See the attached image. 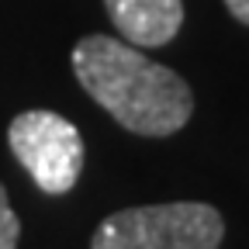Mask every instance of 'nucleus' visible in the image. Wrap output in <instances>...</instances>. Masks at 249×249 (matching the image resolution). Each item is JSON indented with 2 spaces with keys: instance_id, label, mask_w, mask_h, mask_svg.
<instances>
[{
  "instance_id": "423d86ee",
  "label": "nucleus",
  "mask_w": 249,
  "mask_h": 249,
  "mask_svg": "<svg viewBox=\"0 0 249 249\" xmlns=\"http://www.w3.org/2000/svg\"><path fill=\"white\" fill-rule=\"evenodd\" d=\"M225 7H229V14H232L235 21L249 24V0H225Z\"/></svg>"
},
{
  "instance_id": "20e7f679",
  "label": "nucleus",
  "mask_w": 249,
  "mask_h": 249,
  "mask_svg": "<svg viewBox=\"0 0 249 249\" xmlns=\"http://www.w3.org/2000/svg\"><path fill=\"white\" fill-rule=\"evenodd\" d=\"M104 7L118 35L142 49L166 45L183 24L180 0H104Z\"/></svg>"
},
{
  "instance_id": "7ed1b4c3",
  "label": "nucleus",
  "mask_w": 249,
  "mask_h": 249,
  "mask_svg": "<svg viewBox=\"0 0 249 249\" xmlns=\"http://www.w3.org/2000/svg\"><path fill=\"white\" fill-rule=\"evenodd\" d=\"M7 145L45 194L73 191L83 173V139L55 111H21L7 128Z\"/></svg>"
},
{
  "instance_id": "39448f33",
  "label": "nucleus",
  "mask_w": 249,
  "mask_h": 249,
  "mask_svg": "<svg viewBox=\"0 0 249 249\" xmlns=\"http://www.w3.org/2000/svg\"><path fill=\"white\" fill-rule=\"evenodd\" d=\"M18 235H21V222L7 201V191L0 183V249H14L18 246Z\"/></svg>"
},
{
  "instance_id": "f03ea898",
  "label": "nucleus",
  "mask_w": 249,
  "mask_h": 249,
  "mask_svg": "<svg viewBox=\"0 0 249 249\" xmlns=\"http://www.w3.org/2000/svg\"><path fill=\"white\" fill-rule=\"evenodd\" d=\"M225 222L218 208L201 201L145 204L107 214L90 249H218Z\"/></svg>"
},
{
  "instance_id": "f257e3e1",
  "label": "nucleus",
  "mask_w": 249,
  "mask_h": 249,
  "mask_svg": "<svg viewBox=\"0 0 249 249\" xmlns=\"http://www.w3.org/2000/svg\"><path fill=\"white\" fill-rule=\"evenodd\" d=\"M73 73L121 128L163 139L180 132L194 111L187 80L111 35H87L73 49Z\"/></svg>"
}]
</instances>
